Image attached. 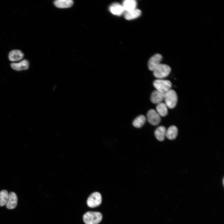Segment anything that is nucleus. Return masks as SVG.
Wrapping results in <instances>:
<instances>
[{
	"label": "nucleus",
	"mask_w": 224,
	"mask_h": 224,
	"mask_svg": "<svg viewBox=\"0 0 224 224\" xmlns=\"http://www.w3.org/2000/svg\"><path fill=\"white\" fill-rule=\"evenodd\" d=\"M102 215L97 212L89 211L83 216V219L86 224H98L101 221Z\"/></svg>",
	"instance_id": "obj_1"
},
{
	"label": "nucleus",
	"mask_w": 224,
	"mask_h": 224,
	"mask_svg": "<svg viewBox=\"0 0 224 224\" xmlns=\"http://www.w3.org/2000/svg\"><path fill=\"white\" fill-rule=\"evenodd\" d=\"M171 70V68L168 65L161 63L153 71V74L158 79H162L167 77Z\"/></svg>",
	"instance_id": "obj_2"
},
{
	"label": "nucleus",
	"mask_w": 224,
	"mask_h": 224,
	"mask_svg": "<svg viewBox=\"0 0 224 224\" xmlns=\"http://www.w3.org/2000/svg\"><path fill=\"white\" fill-rule=\"evenodd\" d=\"M164 100L168 108L173 109L176 106L177 101V96L175 91L170 89L165 93Z\"/></svg>",
	"instance_id": "obj_3"
},
{
	"label": "nucleus",
	"mask_w": 224,
	"mask_h": 224,
	"mask_svg": "<svg viewBox=\"0 0 224 224\" xmlns=\"http://www.w3.org/2000/svg\"><path fill=\"white\" fill-rule=\"evenodd\" d=\"M153 85L156 90L164 93L170 89L172 86L171 83L170 81L162 79L155 80Z\"/></svg>",
	"instance_id": "obj_4"
},
{
	"label": "nucleus",
	"mask_w": 224,
	"mask_h": 224,
	"mask_svg": "<svg viewBox=\"0 0 224 224\" xmlns=\"http://www.w3.org/2000/svg\"><path fill=\"white\" fill-rule=\"evenodd\" d=\"M102 202L101 194L96 192L92 193L88 198L87 204L88 206L91 208L99 206Z\"/></svg>",
	"instance_id": "obj_5"
},
{
	"label": "nucleus",
	"mask_w": 224,
	"mask_h": 224,
	"mask_svg": "<svg viewBox=\"0 0 224 224\" xmlns=\"http://www.w3.org/2000/svg\"><path fill=\"white\" fill-rule=\"evenodd\" d=\"M147 118L148 122L154 126L158 124L161 120V116L156 110L153 109L150 110L148 112Z\"/></svg>",
	"instance_id": "obj_6"
},
{
	"label": "nucleus",
	"mask_w": 224,
	"mask_h": 224,
	"mask_svg": "<svg viewBox=\"0 0 224 224\" xmlns=\"http://www.w3.org/2000/svg\"><path fill=\"white\" fill-rule=\"evenodd\" d=\"M162 55L156 54L152 57L149 60L148 64L149 70L153 71L160 64L162 59Z\"/></svg>",
	"instance_id": "obj_7"
},
{
	"label": "nucleus",
	"mask_w": 224,
	"mask_h": 224,
	"mask_svg": "<svg viewBox=\"0 0 224 224\" xmlns=\"http://www.w3.org/2000/svg\"><path fill=\"white\" fill-rule=\"evenodd\" d=\"M165 93L159 91L157 90L154 91L151 96V100L154 103L158 104L162 102L164 100Z\"/></svg>",
	"instance_id": "obj_8"
},
{
	"label": "nucleus",
	"mask_w": 224,
	"mask_h": 224,
	"mask_svg": "<svg viewBox=\"0 0 224 224\" xmlns=\"http://www.w3.org/2000/svg\"><path fill=\"white\" fill-rule=\"evenodd\" d=\"M17 198L16 193L12 192L8 194V199L6 204L7 208L8 209L15 208L17 204Z\"/></svg>",
	"instance_id": "obj_9"
},
{
	"label": "nucleus",
	"mask_w": 224,
	"mask_h": 224,
	"mask_svg": "<svg viewBox=\"0 0 224 224\" xmlns=\"http://www.w3.org/2000/svg\"><path fill=\"white\" fill-rule=\"evenodd\" d=\"M24 56V54L21 51L17 49L13 50L9 52L8 58L10 61L14 62L21 60Z\"/></svg>",
	"instance_id": "obj_10"
},
{
	"label": "nucleus",
	"mask_w": 224,
	"mask_h": 224,
	"mask_svg": "<svg viewBox=\"0 0 224 224\" xmlns=\"http://www.w3.org/2000/svg\"><path fill=\"white\" fill-rule=\"evenodd\" d=\"M110 11L113 14L120 16L125 11L122 5L118 3L112 4L109 7Z\"/></svg>",
	"instance_id": "obj_11"
},
{
	"label": "nucleus",
	"mask_w": 224,
	"mask_h": 224,
	"mask_svg": "<svg viewBox=\"0 0 224 224\" xmlns=\"http://www.w3.org/2000/svg\"><path fill=\"white\" fill-rule=\"evenodd\" d=\"M11 67L13 69L16 71L26 70L29 67V63L26 59H24L18 63H12Z\"/></svg>",
	"instance_id": "obj_12"
},
{
	"label": "nucleus",
	"mask_w": 224,
	"mask_h": 224,
	"mask_svg": "<svg viewBox=\"0 0 224 224\" xmlns=\"http://www.w3.org/2000/svg\"><path fill=\"white\" fill-rule=\"evenodd\" d=\"M166 129L163 126L158 127L155 130L154 135L157 140L160 141H163L166 137Z\"/></svg>",
	"instance_id": "obj_13"
},
{
	"label": "nucleus",
	"mask_w": 224,
	"mask_h": 224,
	"mask_svg": "<svg viewBox=\"0 0 224 224\" xmlns=\"http://www.w3.org/2000/svg\"><path fill=\"white\" fill-rule=\"evenodd\" d=\"M178 133L177 127L175 125H172L166 130V137L169 140H173L176 137Z\"/></svg>",
	"instance_id": "obj_14"
},
{
	"label": "nucleus",
	"mask_w": 224,
	"mask_h": 224,
	"mask_svg": "<svg viewBox=\"0 0 224 224\" xmlns=\"http://www.w3.org/2000/svg\"><path fill=\"white\" fill-rule=\"evenodd\" d=\"M73 3L72 0H57L54 1V4L57 7L64 8L70 7Z\"/></svg>",
	"instance_id": "obj_15"
},
{
	"label": "nucleus",
	"mask_w": 224,
	"mask_h": 224,
	"mask_svg": "<svg viewBox=\"0 0 224 224\" xmlns=\"http://www.w3.org/2000/svg\"><path fill=\"white\" fill-rule=\"evenodd\" d=\"M141 14V11L136 8L131 11L126 12L124 15L125 18L127 20H131L139 17Z\"/></svg>",
	"instance_id": "obj_16"
},
{
	"label": "nucleus",
	"mask_w": 224,
	"mask_h": 224,
	"mask_svg": "<svg viewBox=\"0 0 224 224\" xmlns=\"http://www.w3.org/2000/svg\"><path fill=\"white\" fill-rule=\"evenodd\" d=\"M122 5L124 11L128 12L136 8L137 2L134 0H125L123 1Z\"/></svg>",
	"instance_id": "obj_17"
},
{
	"label": "nucleus",
	"mask_w": 224,
	"mask_h": 224,
	"mask_svg": "<svg viewBox=\"0 0 224 224\" xmlns=\"http://www.w3.org/2000/svg\"><path fill=\"white\" fill-rule=\"evenodd\" d=\"M156 110L160 116L164 117L167 114L168 107L165 103L161 102L157 104Z\"/></svg>",
	"instance_id": "obj_18"
},
{
	"label": "nucleus",
	"mask_w": 224,
	"mask_h": 224,
	"mask_svg": "<svg viewBox=\"0 0 224 224\" xmlns=\"http://www.w3.org/2000/svg\"><path fill=\"white\" fill-rule=\"evenodd\" d=\"M146 121L145 117L143 115H141L134 119L133 121V125L134 127L139 128L144 124Z\"/></svg>",
	"instance_id": "obj_19"
},
{
	"label": "nucleus",
	"mask_w": 224,
	"mask_h": 224,
	"mask_svg": "<svg viewBox=\"0 0 224 224\" xmlns=\"http://www.w3.org/2000/svg\"><path fill=\"white\" fill-rule=\"evenodd\" d=\"M8 199V194L5 190L0 191V206H2L7 204Z\"/></svg>",
	"instance_id": "obj_20"
}]
</instances>
